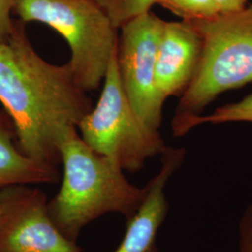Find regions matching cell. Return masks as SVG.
I'll return each mask as SVG.
<instances>
[{"label":"cell","instance_id":"cell-15","mask_svg":"<svg viewBox=\"0 0 252 252\" xmlns=\"http://www.w3.org/2000/svg\"><path fill=\"white\" fill-rule=\"evenodd\" d=\"M15 0H0V39H4L12 31L15 20L12 19Z\"/></svg>","mask_w":252,"mask_h":252},{"label":"cell","instance_id":"cell-1","mask_svg":"<svg viewBox=\"0 0 252 252\" xmlns=\"http://www.w3.org/2000/svg\"><path fill=\"white\" fill-rule=\"evenodd\" d=\"M0 103L13 123L22 153L56 169L64 136L94 106L68 62L58 65L43 59L20 20L0 39Z\"/></svg>","mask_w":252,"mask_h":252},{"label":"cell","instance_id":"cell-11","mask_svg":"<svg viewBox=\"0 0 252 252\" xmlns=\"http://www.w3.org/2000/svg\"><path fill=\"white\" fill-rule=\"evenodd\" d=\"M234 122L252 123V94L238 102L220 107L207 116L198 115L189 119L181 126L176 137L183 136L196 126L205 124L220 125Z\"/></svg>","mask_w":252,"mask_h":252},{"label":"cell","instance_id":"cell-10","mask_svg":"<svg viewBox=\"0 0 252 252\" xmlns=\"http://www.w3.org/2000/svg\"><path fill=\"white\" fill-rule=\"evenodd\" d=\"M58 180V169L22 153L11 119L4 109L0 110V189L20 184H54Z\"/></svg>","mask_w":252,"mask_h":252},{"label":"cell","instance_id":"cell-8","mask_svg":"<svg viewBox=\"0 0 252 252\" xmlns=\"http://www.w3.org/2000/svg\"><path fill=\"white\" fill-rule=\"evenodd\" d=\"M185 159V150L167 147L159 172L145 186V196L135 214L127 220L125 237L114 252H160L159 231L168 212L165 188Z\"/></svg>","mask_w":252,"mask_h":252},{"label":"cell","instance_id":"cell-3","mask_svg":"<svg viewBox=\"0 0 252 252\" xmlns=\"http://www.w3.org/2000/svg\"><path fill=\"white\" fill-rule=\"evenodd\" d=\"M186 22L198 33L201 54L196 71L180 95L172 120L174 136L220 94L252 82V5Z\"/></svg>","mask_w":252,"mask_h":252},{"label":"cell","instance_id":"cell-7","mask_svg":"<svg viewBox=\"0 0 252 252\" xmlns=\"http://www.w3.org/2000/svg\"><path fill=\"white\" fill-rule=\"evenodd\" d=\"M0 252H83L55 226L45 193L25 184L0 189Z\"/></svg>","mask_w":252,"mask_h":252},{"label":"cell","instance_id":"cell-16","mask_svg":"<svg viewBox=\"0 0 252 252\" xmlns=\"http://www.w3.org/2000/svg\"><path fill=\"white\" fill-rule=\"evenodd\" d=\"M219 13H231L243 9L248 0H213Z\"/></svg>","mask_w":252,"mask_h":252},{"label":"cell","instance_id":"cell-14","mask_svg":"<svg viewBox=\"0 0 252 252\" xmlns=\"http://www.w3.org/2000/svg\"><path fill=\"white\" fill-rule=\"evenodd\" d=\"M237 252H252V204L246 207L239 220Z\"/></svg>","mask_w":252,"mask_h":252},{"label":"cell","instance_id":"cell-6","mask_svg":"<svg viewBox=\"0 0 252 252\" xmlns=\"http://www.w3.org/2000/svg\"><path fill=\"white\" fill-rule=\"evenodd\" d=\"M165 21L152 10L120 28L116 58L123 88L136 115L153 130L162 126L164 102L156 87V58Z\"/></svg>","mask_w":252,"mask_h":252},{"label":"cell","instance_id":"cell-5","mask_svg":"<svg viewBox=\"0 0 252 252\" xmlns=\"http://www.w3.org/2000/svg\"><path fill=\"white\" fill-rule=\"evenodd\" d=\"M117 49V47H116ZM116 49L110 57L96 104L77 127L81 139L124 172L135 173L167 146L158 130L138 118L123 88Z\"/></svg>","mask_w":252,"mask_h":252},{"label":"cell","instance_id":"cell-12","mask_svg":"<svg viewBox=\"0 0 252 252\" xmlns=\"http://www.w3.org/2000/svg\"><path fill=\"white\" fill-rule=\"evenodd\" d=\"M103 9L117 29L128 21L152 10L156 0H94Z\"/></svg>","mask_w":252,"mask_h":252},{"label":"cell","instance_id":"cell-2","mask_svg":"<svg viewBox=\"0 0 252 252\" xmlns=\"http://www.w3.org/2000/svg\"><path fill=\"white\" fill-rule=\"evenodd\" d=\"M63 177L61 188L48 211L57 229L77 241L81 230L108 213L128 220L140 207L145 188L129 182L124 171L92 150L73 129L60 144Z\"/></svg>","mask_w":252,"mask_h":252},{"label":"cell","instance_id":"cell-9","mask_svg":"<svg viewBox=\"0 0 252 252\" xmlns=\"http://www.w3.org/2000/svg\"><path fill=\"white\" fill-rule=\"evenodd\" d=\"M201 40L186 21L166 22L157 51L156 87L163 102L181 95L198 65Z\"/></svg>","mask_w":252,"mask_h":252},{"label":"cell","instance_id":"cell-13","mask_svg":"<svg viewBox=\"0 0 252 252\" xmlns=\"http://www.w3.org/2000/svg\"><path fill=\"white\" fill-rule=\"evenodd\" d=\"M156 4L183 21L203 20L219 14L213 0H156Z\"/></svg>","mask_w":252,"mask_h":252},{"label":"cell","instance_id":"cell-4","mask_svg":"<svg viewBox=\"0 0 252 252\" xmlns=\"http://www.w3.org/2000/svg\"><path fill=\"white\" fill-rule=\"evenodd\" d=\"M13 13L51 27L66 41L68 63L80 87L99 89L117 47L118 30L94 0H15Z\"/></svg>","mask_w":252,"mask_h":252}]
</instances>
